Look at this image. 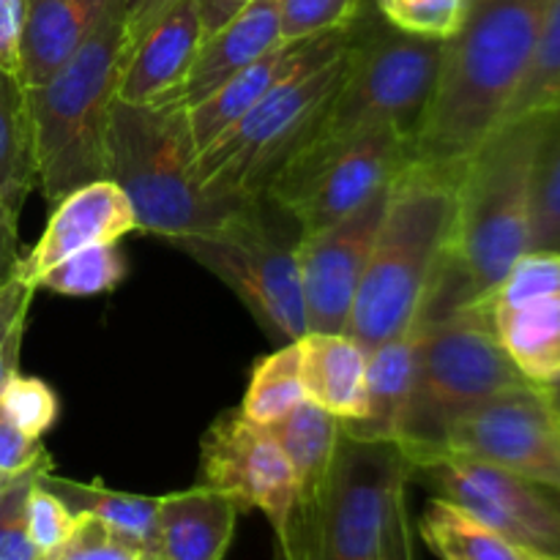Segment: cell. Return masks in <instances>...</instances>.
<instances>
[{
	"mask_svg": "<svg viewBox=\"0 0 560 560\" xmlns=\"http://www.w3.org/2000/svg\"><path fill=\"white\" fill-rule=\"evenodd\" d=\"M547 0H470L443 47L435 93L416 135V159L463 167L501 126L534 58Z\"/></svg>",
	"mask_w": 560,
	"mask_h": 560,
	"instance_id": "obj_1",
	"label": "cell"
},
{
	"mask_svg": "<svg viewBox=\"0 0 560 560\" xmlns=\"http://www.w3.org/2000/svg\"><path fill=\"white\" fill-rule=\"evenodd\" d=\"M545 115L498 126L463 164L452 244L427 310L479 304L530 252V186Z\"/></svg>",
	"mask_w": 560,
	"mask_h": 560,
	"instance_id": "obj_2",
	"label": "cell"
},
{
	"mask_svg": "<svg viewBox=\"0 0 560 560\" xmlns=\"http://www.w3.org/2000/svg\"><path fill=\"white\" fill-rule=\"evenodd\" d=\"M459 173L463 167L413 159L388 186L386 211L348 328L366 350L424 315L452 244Z\"/></svg>",
	"mask_w": 560,
	"mask_h": 560,
	"instance_id": "obj_3",
	"label": "cell"
},
{
	"mask_svg": "<svg viewBox=\"0 0 560 560\" xmlns=\"http://www.w3.org/2000/svg\"><path fill=\"white\" fill-rule=\"evenodd\" d=\"M129 58L124 0H115L88 42L36 88H27L38 189L47 202L107 178V126Z\"/></svg>",
	"mask_w": 560,
	"mask_h": 560,
	"instance_id": "obj_4",
	"label": "cell"
},
{
	"mask_svg": "<svg viewBox=\"0 0 560 560\" xmlns=\"http://www.w3.org/2000/svg\"><path fill=\"white\" fill-rule=\"evenodd\" d=\"M107 178L129 197L137 233L164 241L217 230L252 202L217 197L200 184L197 148L180 102L115 98L107 126Z\"/></svg>",
	"mask_w": 560,
	"mask_h": 560,
	"instance_id": "obj_5",
	"label": "cell"
},
{
	"mask_svg": "<svg viewBox=\"0 0 560 560\" xmlns=\"http://www.w3.org/2000/svg\"><path fill=\"white\" fill-rule=\"evenodd\" d=\"M353 25L334 31L233 129L197 153V175L211 195L260 200L277 170L317 135L323 113L348 71Z\"/></svg>",
	"mask_w": 560,
	"mask_h": 560,
	"instance_id": "obj_6",
	"label": "cell"
},
{
	"mask_svg": "<svg viewBox=\"0 0 560 560\" xmlns=\"http://www.w3.org/2000/svg\"><path fill=\"white\" fill-rule=\"evenodd\" d=\"M525 383L530 381L501 348L479 304L424 310L419 372L397 438L399 452L441 446L459 416Z\"/></svg>",
	"mask_w": 560,
	"mask_h": 560,
	"instance_id": "obj_7",
	"label": "cell"
},
{
	"mask_svg": "<svg viewBox=\"0 0 560 560\" xmlns=\"http://www.w3.org/2000/svg\"><path fill=\"white\" fill-rule=\"evenodd\" d=\"M443 47L446 42L410 36L386 20L370 31H359L355 20L348 71L328 102L315 137L397 129L416 142L435 93Z\"/></svg>",
	"mask_w": 560,
	"mask_h": 560,
	"instance_id": "obj_8",
	"label": "cell"
},
{
	"mask_svg": "<svg viewBox=\"0 0 560 560\" xmlns=\"http://www.w3.org/2000/svg\"><path fill=\"white\" fill-rule=\"evenodd\" d=\"M413 159V140L397 129L315 137L277 170L262 197L299 233H315L359 211Z\"/></svg>",
	"mask_w": 560,
	"mask_h": 560,
	"instance_id": "obj_9",
	"label": "cell"
},
{
	"mask_svg": "<svg viewBox=\"0 0 560 560\" xmlns=\"http://www.w3.org/2000/svg\"><path fill=\"white\" fill-rule=\"evenodd\" d=\"M295 238L279 233L266 213V197L246 202L217 230L170 238L175 249L222 279L255 320L282 345L306 334Z\"/></svg>",
	"mask_w": 560,
	"mask_h": 560,
	"instance_id": "obj_10",
	"label": "cell"
},
{
	"mask_svg": "<svg viewBox=\"0 0 560 560\" xmlns=\"http://www.w3.org/2000/svg\"><path fill=\"white\" fill-rule=\"evenodd\" d=\"M410 481L457 503L479 523L536 556H560V492L485 459L446 448L408 454Z\"/></svg>",
	"mask_w": 560,
	"mask_h": 560,
	"instance_id": "obj_11",
	"label": "cell"
},
{
	"mask_svg": "<svg viewBox=\"0 0 560 560\" xmlns=\"http://www.w3.org/2000/svg\"><path fill=\"white\" fill-rule=\"evenodd\" d=\"M408 485L410 465L397 443L342 432L310 560H375Z\"/></svg>",
	"mask_w": 560,
	"mask_h": 560,
	"instance_id": "obj_12",
	"label": "cell"
},
{
	"mask_svg": "<svg viewBox=\"0 0 560 560\" xmlns=\"http://www.w3.org/2000/svg\"><path fill=\"white\" fill-rule=\"evenodd\" d=\"M435 448L485 459L560 492V402L556 388L525 383L495 394L459 416Z\"/></svg>",
	"mask_w": 560,
	"mask_h": 560,
	"instance_id": "obj_13",
	"label": "cell"
},
{
	"mask_svg": "<svg viewBox=\"0 0 560 560\" xmlns=\"http://www.w3.org/2000/svg\"><path fill=\"white\" fill-rule=\"evenodd\" d=\"M200 485L228 495L241 514H266L282 536L295 506V474L271 427L255 424L238 410H224L200 443Z\"/></svg>",
	"mask_w": 560,
	"mask_h": 560,
	"instance_id": "obj_14",
	"label": "cell"
},
{
	"mask_svg": "<svg viewBox=\"0 0 560 560\" xmlns=\"http://www.w3.org/2000/svg\"><path fill=\"white\" fill-rule=\"evenodd\" d=\"M498 342L530 383H560V252H528L479 301Z\"/></svg>",
	"mask_w": 560,
	"mask_h": 560,
	"instance_id": "obj_15",
	"label": "cell"
},
{
	"mask_svg": "<svg viewBox=\"0 0 560 560\" xmlns=\"http://www.w3.org/2000/svg\"><path fill=\"white\" fill-rule=\"evenodd\" d=\"M388 186L350 217L315 233H301L295 241L306 331L348 334L355 295L386 211Z\"/></svg>",
	"mask_w": 560,
	"mask_h": 560,
	"instance_id": "obj_16",
	"label": "cell"
},
{
	"mask_svg": "<svg viewBox=\"0 0 560 560\" xmlns=\"http://www.w3.org/2000/svg\"><path fill=\"white\" fill-rule=\"evenodd\" d=\"M137 233V219L129 197L109 178L80 186L55 202L47 228L36 246L22 255L16 277L36 284L47 268L88 246L118 244L124 235Z\"/></svg>",
	"mask_w": 560,
	"mask_h": 560,
	"instance_id": "obj_17",
	"label": "cell"
},
{
	"mask_svg": "<svg viewBox=\"0 0 560 560\" xmlns=\"http://www.w3.org/2000/svg\"><path fill=\"white\" fill-rule=\"evenodd\" d=\"M202 33L197 0H173L135 42L118 82L126 104L178 102L180 88L200 52Z\"/></svg>",
	"mask_w": 560,
	"mask_h": 560,
	"instance_id": "obj_18",
	"label": "cell"
},
{
	"mask_svg": "<svg viewBox=\"0 0 560 560\" xmlns=\"http://www.w3.org/2000/svg\"><path fill=\"white\" fill-rule=\"evenodd\" d=\"M331 33L301 38V42L277 44L271 52L257 58L255 63L241 69L238 74H233L230 80H224L222 85H219L217 91L208 93L206 98H200L197 104L186 107V120H189V131L191 140H195L197 153L206 151L213 140H219L224 131L233 129V126L238 124L252 107H257L284 77L293 74L304 60H310L312 55L326 44V38L331 36Z\"/></svg>",
	"mask_w": 560,
	"mask_h": 560,
	"instance_id": "obj_19",
	"label": "cell"
},
{
	"mask_svg": "<svg viewBox=\"0 0 560 560\" xmlns=\"http://www.w3.org/2000/svg\"><path fill=\"white\" fill-rule=\"evenodd\" d=\"M241 509L206 485L159 498L151 560H224Z\"/></svg>",
	"mask_w": 560,
	"mask_h": 560,
	"instance_id": "obj_20",
	"label": "cell"
},
{
	"mask_svg": "<svg viewBox=\"0 0 560 560\" xmlns=\"http://www.w3.org/2000/svg\"><path fill=\"white\" fill-rule=\"evenodd\" d=\"M277 44H282L279 0H255L202 42L189 77L180 88L178 102L191 107L217 91L224 80L271 52Z\"/></svg>",
	"mask_w": 560,
	"mask_h": 560,
	"instance_id": "obj_21",
	"label": "cell"
},
{
	"mask_svg": "<svg viewBox=\"0 0 560 560\" xmlns=\"http://www.w3.org/2000/svg\"><path fill=\"white\" fill-rule=\"evenodd\" d=\"M295 348L306 399L342 424L364 419L370 350L350 334L323 331H306L295 339Z\"/></svg>",
	"mask_w": 560,
	"mask_h": 560,
	"instance_id": "obj_22",
	"label": "cell"
},
{
	"mask_svg": "<svg viewBox=\"0 0 560 560\" xmlns=\"http://www.w3.org/2000/svg\"><path fill=\"white\" fill-rule=\"evenodd\" d=\"M421 337H424V315L402 334L370 350L366 413L361 421L342 424L345 435L397 443L405 413H408L410 394H413L416 372H419Z\"/></svg>",
	"mask_w": 560,
	"mask_h": 560,
	"instance_id": "obj_23",
	"label": "cell"
},
{
	"mask_svg": "<svg viewBox=\"0 0 560 560\" xmlns=\"http://www.w3.org/2000/svg\"><path fill=\"white\" fill-rule=\"evenodd\" d=\"M115 0H27L20 80L47 82L88 42Z\"/></svg>",
	"mask_w": 560,
	"mask_h": 560,
	"instance_id": "obj_24",
	"label": "cell"
},
{
	"mask_svg": "<svg viewBox=\"0 0 560 560\" xmlns=\"http://www.w3.org/2000/svg\"><path fill=\"white\" fill-rule=\"evenodd\" d=\"M42 485L49 487L74 514L96 520V523H102L113 534L140 545L145 550L148 560H151L159 498L109 490V487L98 485V481L82 485V481H71L66 476H58L52 468L44 470Z\"/></svg>",
	"mask_w": 560,
	"mask_h": 560,
	"instance_id": "obj_25",
	"label": "cell"
},
{
	"mask_svg": "<svg viewBox=\"0 0 560 560\" xmlns=\"http://www.w3.org/2000/svg\"><path fill=\"white\" fill-rule=\"evenodd\" d=\"M36 184V140L27 85L0 69V202L20 217Z\"/></svg>",
	"mask_w": 560,
	"mask_h": 560,
	"instance_id": "obj_26",
	"label": "cell"
},
{
	"mask_svg": "<svg viewBox=\"0 0 560 560\" xmlns=\"http://www.w3.org/2000/svg\"><path fill=\"white\" fill-rule=\"evenodd\" d=\"M419 534L441 560H528V556H536L520 550L474 514L438 495L424 506Z\"/></svg>",
	"mask_w": 560,
	"mask_h": 560,
	"instance_id": "obj_27",
	"label": "cell"
},
{
	"mask_svg": "<svg viewBox=\"0 0 560 560\" xmlns=\"http://www.w3.org/2000/svg\"><path fill=\"white\" fill-rule=\"evenodd\" d=\"M304 399L306 392L304 381H301L299 348H295V342H288L255 361L249 386H246L244 399H241V413L255 421V424L273 427L290 410L299 408Z\"/></svg>",
	"mask_w": 560,
	"mask_h": 560,
	"instance_id": "obj_28",
	"label": "cell"
},
{
	"mask_svg": "<svg viewBox=\"0 0 560 560\" xmlns=\"http://www.w3.org/2000/svg\"><path fill=\"white\" fill-rule=\"evenodd\" d=\"M560 107V0H547L541 16L539 38H536L534 58L523 77L517 96L509 104L503 124L530 118V115L552 113Z\"/></svg>",
	"mask_w": 560,
	"mask_h": 560,
	"instance_id": "obj_29",
	"label": "cell"
},
{
	"mask_svg": "<svg viewBox=\"0 0 560 560\" xmlns=\"http://www.w3.org/2000/svg\"><path fill=\"white\" fill-rule=\"evenodd\" d=\"M530 195V252H560V107L545 115Z\"/></svg>",
	"mask_w": 560,
	"mask_h": 560,
	"instance_id": "obj_30",
	"label": "cell"
},
{
	"mask_svg": "<svg viewBox=\"0 0 560 560\" xmlns=\"http://www.w3.org/2000/svg\"><path fill=\"white\" fill-rule=\"evenodd\" d=\"M126 277V257L118 244L88 246L36 279V290L66 295V299H93L118 288Z\"/></svg>",
	"mask_w": 560,
	"mask_h": 560,
	"instance_id": "obj_31",
	"label": "cell"
},
{
	"mask_svg": "<svg viewBox=\"0 0 560 560\" xmlns=\"http://www.w3.org/2000/svg\"><path fill=\"white\" fill-rule=\"evenodd\" d=\"M383 20L419 38L448 42L463 27L470 0H372Z\"/></svg>",
	"mask_w": 560,
	"mask_h": 560,
	"instance_id": "obj_32",
	"label": "cell"
},
{
	"mask_svg": "<svg viewBox=\"0 0 560 560\" xmlns=\"http://www.w3.org/2000/svg\"><path fill=\"white\" fill-rule=\"evenodd\" d=\"M0 408L31 438H44V432L52 430L60 413L58 397L49 383H44L42 377L20 375V372L0 388Z\"/></svg>",
	"mask_w": 560,
	"mask_h": 560,
	"instance_id": "obj_33",
	"label": "cell"
},
{
	"mask_svg": "<svg viewBox=\"0 0 560 560\" xmlns=\"http://www.w3.org/2000/svg\"><path fill=\"white\" fill-rule=\"evenodd\" d=\"M27 536H31L33 547L38 556L49 558L77 534L82 517L71 512L49 487L42 485V476L33 481L31 492H27Z\"/></svg>",
	"mask_w": 560,
	"mask_h": 560,
	"instance_id": "obj_34",
	"label": "cell"
},
{
	"mask_svg": "<svg viewBox=\"0 0 560 560\" xmlns=\"http://www.w3.org/2000/svg\"><path fill=\"white\" fill-rule=\"evenodd\" d=\"M364 0H279L282 42L342 31L361 16Z\"/></svg>",
	"mask_w": 560,
	"mask_h": 560,
	"instance_id": "obj_35",
	"label": "cell"
},
{
	"mask_svg": "<svg viewBox=\"0 0 560 560\" xmlns=\"http://www.w3.org/2000/svg\"><path fill=\"white\" fill-rule=\"evenodd\" d=\"M49 468H52V459L27 474L14 476L0 495V560H42L27 536L25 509L33 481Z\"/></svg>",
	"mask_w": 560,
	"mask_h": 560,
	"instance_id": "obj_36",
	"label": "cell"
},
{
	"mask_svg": "<svg viewBox=\"0 0 560 560\" xmlns=\"http://www.w3.org/2000/svg\"><path fill=\"white\" fill-rule=\"evenodd\" d=\"M33 295H36V284L20 277L0 288V388L20 372L22 334H25Z\"/></svg>",
	"mask_w": 560,
	"mask_h": 560,
	"instance_id": "obj_37",
	"label": "cell"
},
{
	"mask_svg": "<svg viewBox=\"0 0 560 560\" xmlns=\"http://www.w3.org/2000/svg\"><path fill=\"white\" fill-rule=\"evenodd\" d=\"M44 560H148V556L135 541L113 534L96 520L82 517L77 534L55 556Z\"/></svg>",
	"mask_w": 560,
	"mask_h": 560,
	"instance_id": "obj_38",
	"label": "cell"
},
{
	"mask_svg": "<svg viewBox=\"0 0 560 560\" xmlns=\"http://www.w3.org/2000/svg\"><path fill=\"white\" fill-rule=\"evenodd\" d=\"M44 463H49V454L42 438L25 435L0 408V476L14 479Z\"/></svg>",
	"mask_w": 560,
	"mask_h": 560,
	"instance_id": "obj_39",
	"label": "cell"
},
{
	"mask_svg": "<svg viewBox=\"0 0 560 560\" xmlns=\"http://www.w3.org/2000/svg\"><path fill=\"white\" fill-rule=\"evenodd\" d=\"M27 0H0V69L20 77Z\"/></svg>",
	"mask_w": 560,
	"mask_h": 560,
	"instance_id": "obj_40",
	"label": "cell"
},
{
	"mask_svg": "<svg viewBox=\"0 0 560 560\" xmlns=\"http://www.w3.org/2000/svg\"><path fill=\"white\" fill-rule=\"evenodd\" d=\"M375 560H416V541H413V525H410V509L408 498L397 503L392 520H388L386 536H383L381 552Z\"/></svg>",
	"mask_w": 560,
	"mask_h": 560,
	"instance_id": "obj_41",
	"label": "cell"
},
{
	"mask_svg": "<svg viewBox=\"0 0 560 560\" xmlns=\"http://www.w3.org/2000/svg\"><path fill=\"white\" fill-rule=\"evenodd\" d=\"M20 217L5 202H0V288L20 273Z\"/></svg>",
	"mask_w": 560,
	"mask_h": 560,
	"instance_id": "obj_42",
	"label": "cell"
},
{
	"mask_svg": "<svg viewBox=\"0 0 560 560\" xmlns=\"http://www.w3.org/2000/svg\"><path fill=\"white\" fill-rule=\"evenodd\" d=\"M173 0H124L126 27H129V49L135 47L137 38L151 27V22L162 14Z\"/></svg>",
	"mask_w": 560,
	"mask_h": 560,
	"instance_id": "obj_43",
	"label": "cell"
},
{
	"mask_svg": "<svg viewBox=\"0 0 560 560\" xmlns=\"http://www.w3.org/2000/svg\"><path fill=\"white\" fill-rule=\"evenodd\" d=\"M255 0H197V11H200V22H202V33L206 38L211 33H217L219 27L228 25L235 14L246 9Z\"/></svg>",
	"mask_w": 560,
	"mask_h": 560,
	"instance_id": "obj_44",
	"label": "cell"
},
{
	"mask_svg": "<svg viewBox=\"0 0 560 560\" xmlns=\"http://www.w3.org/2000/svg\"><path fill=\"white\" fill-rule=\"evenodd\" d=\"M528 560H560V556H528Z\"/></svg>",
	"mask_w": 560,
	"mask_h": 560,
	"instance_id": "obj_45",
	"label": "cell"
},
{
	"mask_svg": "<svg viewBox=\"0 0 560 560\" xmlns=\"http://www.w3.org/2000/svg\"><path fill=\"white\" fill-rule=\"evenodd\" d=\"M9 476H0V495H3V490H5V487H9Z\"/></svg>",
	"mask_w": 560,
	"mask_h": 560,
	"instance_id": "obj_46",
	"label": "cell"
}]
</instances>
